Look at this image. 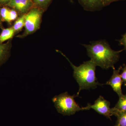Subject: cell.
<instances>
[{"mask_svg": "<svg viewBox=\"0 0 126 126\" xmlns=\"http://www.w3.org/2000/svg\"><path fill=\"white\" fill-rule=\"evenodd\" d=\"M90 43L83 45L86 48L91 60L96 66L106 69L115 68L114 64L119 60L120 53L124 50L115 51L104 40L92 41Z\"/></svg>", "mask_w": 126, "mask_h": 126, "instance_id": "6da1fadb", "label": "cell"}, {"mask_svg": "<svg viewBox=\"0 0 126 126\" xmlns=\"http://www.w3.org/2000/svg\"><path fill=\"white\" fill-rule=\"evenodd\" d=\"M58 52L63 55L70 63L73 69V77L78 83L79 89L77 94L79 96L81 90L96 88L98 86H101L99 83L95 74L96 65L92 60L83 62L79 66H76L73 64L60 51Z\"/></svg>", "mask_w": 126, "mask_h": 126, "instance_id": "7a4b0ae2", "label": "cell"}, {"mask_svg": "<svg viewBox=\"0 0 126 126\" xmlns=\"http://www.w3.org/2000/svg\"><path fill=\"white\" fill-rule=\"evenodd\" d=\"M77 96V95L71 96L66 92L55 96L52 101L58 112L64 116H70L80 111L90 109L88 106L80 107L74 99Z\"/></svg>", "mask_w": 126, "mask_h": 126, "instance_id": "3957f363", "label": "cell"}, {"mask_svg": "<svg viewBox=\"0 0 126 126\" xmlns=\"http://www.w3.org/2000/svg\"><path fill=\"white\" fill-rule=\"evenodd\" d=\"M42 12L37 8L31 9L25 15L24 33L21 37H25L33 33L38 29L41 21Z\"/></svg>", "mask_w": 126, "mask_h": 126, "instance_id": "277c9868", "label": "cell"}, {"mask_svg": "<svg viewBox=\"0 0 126 126\" xmlns=\"http://www.w3.org/2000/svg\"><path fill=\"white\" fill-rule=\"evenodd\" d=\"M110 102L100 96L93 104H88L87 106L90 109H92L99 114L110 119L111 116H113V111L112 108H110Z\"/></svg>", "mask_w": 126, "mask_h": 126, "instance_id": "5b68a950", "label": "cell"}, {"mask_svg": "<svg viewBox=\"0 0 126 126\" xmlns=\"http://www.w3.org/2000/svg\"><path fill=\"white\" fill-rule=\"evenodd\" d=\"M122 66H121L116 70L115 68L113 69V73L110 79L106 83V84L110 85L113 91L117 94L119 98L123 96L122 90L123 81L122 80L120 71L121 70Z\"/></svg>", "mask_w": 126, "mask_h": 126, "instance_id": "8992f818", "label": "cell"}, {"mask_svg": "<svg viewBox=\"0 0 126 126\" xmlns=\"http://www.w3.org/2000/svg\"><path fill=\"white\" fill-rule=\"evenodd\" d=\"M32 5L31 0H11L6 5L20 13H24L28 11Z\"/></svg>", "mask_w": 126, "mask_h": 126, "instance_id": "52a82bcc", "label": "cell"}, {"mask_svg": "<svg viewBox=\"0 0 126 126\" xmlns=\"http://www.w3.org/2000/svg\"><path fill=\"white\" fill-rule=\"evenodd\" d=\"M79 3L87 11L100 10L103 7L102 0H78Z\"/></svg>", "mask_w": 126, "mask_h": 126, "instance_id": "ba28073f", "label": "cell"}, {"mask_svg": "<svg viewBox=\"0 0 126 126\" xmlns=\"http://www.w3.org/2000/svg\"><path fill=\"white\" fill-rule=\"evenodd\" d=\"M0 16L2 20L10 23L16 19L18 14L14 9L4 7L0 9Z\"/></svg>", "mask_w": 126, "mask_h": 126, "instance_id": "9c48e42d", "label": "cell"}, {"mask_svg": "<svg viewBox=\"0 0 126 126\" xmlns=\"http://www.w3.org/2000/svg\"><path fill=\"white\" fill-rule=\"evenodd\" d=\"M112 110L113 115L116 116L121 113L126 111V94L119 98L118 102Z\"/></svg>", "mask_w": 126, "mask_h": 126, "instance_id": "30bf717a", "label": "cell"}, {"mask_svg": "<svg viewBox=\"0 0 126 126\" xmlns=\"http://www.w3.org/2000/svg\"><path fill=\"white\" fill-rule=\"evenodd\" d=\"M15 32L13 27L2 29L0 34V43H2L5 41L11 39L14 36Z\"/></svg>", "mask_w": 126, "mask_h": 126, "instance_id": "8fae6325", "label": "cell"}, {"mask_svg": "<svg viewBox=\"0 0 126 126\" xmlns=\"http://www.w3.org/2000/svg\"><path fill=\"white\" fill-rule=\"evenodd\" d=\"M9 43L2 44L0 43V65L7 58L9 54Z\"/></svg>", "mask_w": 126, "mask_h": 126, "instance_id": "7c38bea8", "label": "cell"}, {"mask_svg": "<svg viewBox=\"0 0 126 126\" xmlns=\"http://www.w3.org/2000/svg\"><path fill=\"white\" fill-rule=\"evenodd\" d=\"M25 23V15H23L19 18L17 19L14 23L13 28H14L15 32H19L24 26Z\"/></svg>", "mask_w": 126, "mask_h": 126, "instance_id": "4fadbf2b", "label": "cell"}, {"mask_svg": "<svg viewBox=\"0 0 126 126\" xmlns=\"http://www.w3.org/2000/svg\"><path fill=\"white\" fill-rule=\"evenodd\" d=\"M117 120L116 126H126V111L121 113L117 116Z\"/></svg>", "mask_w": 126, "mask_h": 126, "instance_id": "5bb4252c", "label": "cell"}, {"mask_svg": "<svg viewBox=\"0 0 126 126\" xmlns=\"http://www.w3.org/2000/svg\"><path fill=\"white\" fill-rule=\"evenodd\" d=\"M121 70L122 71L121 75L123 82L124 83V86H126V64H123V67H122Z\"/></svg>", "mask_w": 126, "mask_h": 126, "instance_id": "9a60e30c", "label": "cell"}, {"mask_svg": "<svg viewBox=\"0 0 126 126\" xmlns=\"http://www.w3.org/2000/svg\"><path fill=\"white\" fill-rule=\"evenodd\" d=\"M34 2L36 5L39 6H43L47 4L50 0H33Z\"/></svg>", "mask_w": 126, "mask_h": 126, "instance_id": "2e32d148", "label": "cell"}, {"mask_svg": "<svg viewBox=\"0 0 126 126\" xmlns=\"http://www.w3.org/2000/svg\"><path fill=\"white\" fill-rule=\"evenodd\" d=\"M118 41L119 45L123 46L124 47L123 50L126 51V32L122 35V38Z\"/></svg>", "mask_w": 126, "mask_h": 126, "instance_id": "e0dca14e", "label": "cell"}, {"mask_svg": "<svg viewBox=\"0 0 126 126\" xmlns=\"http://www.w3.org/2000/svg\"><path fill=\"white\" fill-rule=\"evenodd\" d=\"M121 0H102V1L103 7H105L110 5L112 2Z\"/></svg>", "mask_w": 126, "mask_h": 126, "instance_id": "ac0fdd59", "label": "cell"}, {"mask_svg": "<svg viewBox=\"0 0 126 126\" xmlns=\"http://www.w3.org/2000/svg\"><path fill=\"white\" fill-rule=\"evenodd\" d=\"M11 0H0V5H6Z\"/></svg>", "mask_w": 126, "mask_h": 126, "instance_id": "d6986e66", "label": "cell"}, {"mask_svg": "<svg viewBox=\"0 0 126 126\" xmlns=\"http://www.w3.org/2000/svg\"><path fill=\"white\" fill-rule=\"evenodd\" d=\"M0 28L1 29H3V26H2V20L0 16Z\"/></svg>", "mask_w": 126, "mask_h": 126, "instance_id": "ffe728a7", "label": "cell"}, {"mask_svg": "<svg viewBox=\"0 0 126 126\" xmlns=\"http://www.w3.org/2000/svg\"></svg>", "mask_w": 126, "mask_h": 126, "instance_id": "44dd1931", "label": "cell"}]
</instances>
